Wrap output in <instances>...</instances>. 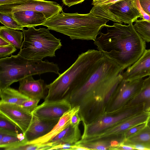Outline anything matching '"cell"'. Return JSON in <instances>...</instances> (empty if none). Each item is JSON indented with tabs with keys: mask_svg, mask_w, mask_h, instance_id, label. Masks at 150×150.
<instances>
[{
	"mask_svg": "<svg viewBox=\"0 0 150 150\" xmlns=\"http://www.w3.org/2000/svg\"><path fill=\"white\" fill-rule=\"evenodd\" d=\"M144 111L143 104L125 106L118 111V113L112 116L102 117L88 127L85 134L86 138L99 133L124 120Z\"/></svg>",
	"mask_w": 150,
	"mask_h": 150,
	"instance_id": "cell-8",
	"label": "cell"
},
{
	"mask_svg": "<svg viewBox=\"0 0 150 150\" xmlns=\"http://www.w3.org/2000/svg\"><path fill=\"white\" fill-rule=\"evenodd\" d=\"M123 71L116 63L104 56L88 80L70 92V100L81 98L83 102H87L92 96H97L95 99L98 100L112 94L123 79Z\"/></svg>",
	"mask_w": 150,
	"mask_h": 150,
	"instance_id": "cell-4",
	"label": "cell"
},
{
	"mask_svg": "<svg viewBox=\"0 0 150 150\" xmlns=\"http://www.w3.org/2000/svg\"><path fill=\"white\" fill-rule=\"evenodd\" d=\"M141 104L144 105V111H150V75L143 80V85L139 91L125 106Z\"/></svg>",
	"mask_w": 150,
	"mask_h": 150,
	"instance_id": "cell-19",
	"label": "cell"
},
{
	"mask_svg": "<svg viewBox=\"0 0 150 150\" xmlns=\"http://www.w3.org/2000/svg\"><path fill=\"white\" fill-rule=\"evenodd\" d=\"M10 43L6 40L0 37V46L8 45Z\"/></svg>",
	"mask_w": 150,
	"mask_h": 150,
	"instance_id": "cell-41",
	"label": "cell"
},
{
	"mask_svg": "<svg viewBox=\"0 0 150 150\" xmlns=\"http://www.w3.org/2000/svg\"><path fill=\"white\" fill-rule=\"evenodd\" d=\"M124 144L132 147L135 150H150V145H149L140 143Z\"/></svg>",
	"mask_w": 150,
	"mask_h": 150,
	"instance_id": "cell-33",
	"label": "cell"
},
{
	"mask_svg": "<svg viewBox=\"0 0 150 150\" xmlns=\"http://www.w3.org/2000/svg\"><path fill=\"white\" fill-rule=\"evenodd\" d=\"M123 142H121L114 149L121 150H135L132 147L124 144Z\"/></svg>",
	"mask_w": 150,
	"mask_h": 150,
	"instance_id": "cell-38",
	"label": "cell"
},
{
	"mask_svg": "<svg viewBox=\"0 0 150 150\" xmlns=\"http://www.w3.org/2000/svg\"><path fill=\"white\" fill-rule=\"evenodd\" d=\"M106 33L100 32L94 43L103 56L116 63L124 70L135 63L146 50V42L133 23L107 25Z\"/></svg>",
	"mask_w": 150,
	"mask_h": 150,
	"instance_id": "cell-1",
	"label": "cell"
},
{
	"mask_svg": "<svg viewBox=\"0 0 150 150\" xmlns=\"http://www.w3.org/2000/svg\"><path fill=\"white\" fill-rule=\"evenodd\" d=\"M71 149L77 150H88V149L81 146H71Z\"/></svg>",
	"mask_w": 150,
	"mask_h": 150,
	"instance_id": "cell-40",
	"label": "cell"
},
{
	"mask_svg": "<svg viewBox=\"0 0 150 150\" xmlns=\"http://www.w3.org/2000/svg\"><path fill=\"white\" fill-rule=\"evenodd\" d=\"M12 13L14 19L24 27L42 25L47 19L42 13L39 12L23 10Z\"/></svg>",
	"mask_w": 150,
	"mask_h": 150,
	"instance_id": "cell-18",
	"label": "cell"
},
{
	"mask_svg": "<svg viewBox=\"0 0 150 150\" xmlns=\"http://www.w3.org/2000/svg\"><path fill=\"white\" fill-rule=\"evenodd\" d=\"M136 30L146 42H150V22L137 20L133 25Z\"/></svg>",
	"mask_w": 150,
	"mask_h": 150,
	"instance_id": "cell-25",
	"label": "cell"
},
{
	"mask_svg": "<svg viewBox=\"0 0 150 150\" xmlns=\"http://www.w3.org/2000/svg\"><path fill=\"white\" fill-rule=\"evenodd\" d=\"M85 0H62L63 3L70 7L71 6L81 3Z\"/></svg>",
	"mask_w": 150,
	"mask_h": 150,
	"instance_id": "cell-36",
	"label": "cell"
},
{
	"mask_svg": "<svg viewBox=\"0 0 150 150\" xmlns=\"http://www.w3.org/2000/svg\"><path fill=\"white\" fill-rule=\"evenodd\" d=\"M107 0H93L92 4L93 6H96Z\"/></svg>",
	"mask_w": 150,
	"mask_h": 150,
	"instance_id": "cell-42",
	"label": "cell"
},
{
	"mask_svg": "<svg viewBox=\"0 0 150 150\" xmlns=\"http://www.w3.org/2000/svg\"><path fill=\"white\" fill-rule=\"evenodd\" d=\"M125 144H143L150 145V128L147 126L135 135L125 139Z\"/></svg>",
	"mask_w": 150,
	"mask_h": 150,
	"instance_id": "cell-23",
	"label": "cell"
},
{
	"mask_svg": "<svg viewBox=\"0 0 150 150\" xmlns=\"http://www.w3.org/2000/svg\"><path fill=\"white\" fill-rule=\"evenodd\" d=\"M104 56L98 50L89 49L79 54L75 61L53 82L47 85V101L65 99L73 90L83 84L97 69Z\"/></svg>",
	"mask_w": 150,
	"mask_h": 150,
	"instance_id": "cell-2",
	"label": "cell"
},
{
	"mask_svg": "<svg viewBox=\"0 0 150 150\" xmlns=\"http://www.w3.org/2000/svg\"><path fill=\"white\" fill-rule=\"evenodd\" d=\"M59 120L44 119L33 115L30 125L24 134L27 142L47 134L53 128Z\"/></svg>",
	"mask_w": 150,
	"mask_h": 150,
	"instance_id": "cell-15",
	"label": "cell"
},
{
	"mask_svg": "<svg viewBox=\"0 0 150 150\" xmlns=\"http://www.w3.org/2000/svg\"><path fill=\"white\" fill-rule=\"evenodd\" d=\"M109 20L94 15L91 13H67L63 11L50 19L42 25L69 37L71 40L94 41L101 29Z\"/></svg>",
	"mask_w": 150,
	"mask_h": 150,
	"instance_id": "cell-3",
	"label": "cell"
},
{
	"mask_svg": "<svg viewBox=\"0 0 150 150\" xmlns=\"http://www.w3.org/2000/svg\"><path fill=\"white\" fill-rule=\"evenodd\" d=\"M23 10L41 12L47 19L60 13L62 7L57 2L40 0H29L25 3L12 6H0V11L13 13Z\"/></svg>",
	"mask_w": 150,
	"mask_h": 150,
	"instance_id": "cell-9",
	"label": "cell"
},
{
	"mask_svg": "<svg viewBox=\"0 0 150 150\" xmlns=\"http://www.w3.org/2000/svg\"><path fill=\"white\" fill-rule=\"evenodd\" d=\"M40 99H30L24 101L21 106L27 112L32 113L38 107Z\"/></svg>",
	"mask_w": 150,
	"mask_h": 150,
	"instance_id": "cell-29",
	"label": "cell"
},
{
	"mask_svg": "<svg viewBox=\"0 0 150 150\" xmlns=\"http://www.w3.org/2000/svg\"><path fill=\"white\" fill-rule=\"evenodd\" d=\"M0 103L13 104L21 106L24 101L30 98L18 90L10 87L0 90Z\"/></svg>",
	"mask_w": 150,
	"mask_h": 150,
	"instance_id": "cell-20",
	"label": "cell"
},
{
	"mask_svg": "<svg viewBox=\"0 0 150 150\" xmlns=\"http://www.w3.org/2000/svg\"><path fill=\"white\" fill-rule=\"evenodd\" d=\"M70 103L66 99L55 101H45L33 112V115L48 120L59 119L71 109Z\"/></svg>",
	"mask_w": 150,
	"mask_h": 150,
	"instance_id": "cell-11",
	"label": "cell"
},
{
	"mask_svg": "<svg viewBox=\"0 0 150 150\" xmlns=\"http://www.w3.org/2000/svg\"><path fill=\"white\" fill-rule=\"evenodd\" d=\"M150 111H143L131 116L97 134L98 139L123 134L127 130L138 124L147 122Z\"/></svg>",
	"mask_w": 150,
	"mask_h": 150,
	"instance_id": "cell-13",
	"label": "cell"
},
{
	"mask_svg": "<svg viewBox=\"0 0 150 150\" xmlns=\"http://www.w3.org/2000/svg\"><path fill=\"white\" fill-rule=\"evenodd\" d=\"M0 21L5 26L16 30H22L24 27L14 18L12 12L0 11Z\"/></svg>",
	"mask_w": 150,
	"mask_h": 150,
	"instance_id": "cell-24",
	"label": "cell"
},
{
	"mask_svg": "<svg viewBox=\"0 0 150 150\" xmlns=\"http://www.w3.org/2000/svg\"><path fill=\"white\" fill-rule=\"evenodd\" d=\"M121 0H107L95 6L108 8L113 4Z\"/></svg>",
	"mask_w": 150,
	"mask_h": 150,
	"instance_id": "cell-37",
	"label": "cell"
},
{
	"mask_svg": "<svg viewBox=\"0 0 150 150\" xmlns=\"http://www.w3.org/2000/svg\"><path fill=\"white\" fill-rule=\"evenodd\" d=\"M0 112L17 125L24 134L28 128L33 115L21 106L13 104L0 103Z\"/></svg>",
	"mask_w": 150,
	"mask_h": 150,
	"instance_id": "cell-12",
	"label": "cell"
},
{
	"mask_svg": "<svg viewBox=\"0 0 150 150\" xmlns=\"http://www.w3.org/2000/svg\"><path fill=\"white\" fill-rule=\"evenodd\" d=\"M78 113L73 115L71 118V124L74 126H76L79 122V119L77 114Z\"/></svg>",
	"mask_w": 150,
	"mask_h": 150,
	"instance_id": "cell-39",
	"label": "cell"
},
{
	"mask_svg": "<svg viewBox=\"0 0 150 150\" xmlns=\"http://www.w3.org/2000/svg\"><path fill=\"white\" fill-rule=\"evenodd\" d=\"M16 50V47L12 44L0 46V59L10 55Z\"/></svg>",
	"mask_w": 150,
	"mask_h": 150,
	"instance_id": "cell-30",
	"label": "cell"
},
{
	"mask_svg": "<svg viewBox=\"0 0 150 150\" xmlns=\"http://www.w3.org/2000/svg\"><path fill=\"white\" fill-rule=\"evenodd\" d=\"M58 65L48 61L25 58L18 54L0 59V90L30 75L48 72L60 74Z\"/></svg>",
	"mask_w": 150,
	"mask_h": 150,
	"instance_id": "cell-5",
	"label": "cell"
},
{
	"mask_svg": "<svg viewBox=\"0 0 150 150\" xmlns=\"http://www.w3.org/2000/svg\"><path fill=\"white\" fill-rule=\"evenodd\" d=\"M70 124L56 135L48 144L52 147L65 143H71L73 142V127Z\"/></svg>",
	"mask_w": 150,
	"mask_h": 150,
	"instance_id": "cell-22",
	"label": "cell"
},
{
	"mask_svg": "<svg viewBox=\"0 0 150 150\" xmlns=\"http://www.w3.org/2000/svg\"><path fill=\"white\" fill-rule=\"evenodd\" d=\"M139 2L143 10L150 15V0H139Z\"/></svg>",
	"mask_w": 150,
	"mask_h": 150,
	"instance_id": "cell-32",
	"label": "cell"
},
{
	"mask_svg": "<svg viewBox=\"0 0 150 150\" xmlns=\"http://www.w3.org/2000/svg\"><path fill=\"white\" fill-rule=\"evenodd\" d=\"M147 126L150 128V117L147 121Z\"/></svg>",
	"mask_w": 150,
	"mask_h": 150,
	"instance_id": "cell-43",
	"label": "cell"
},
{
	"mask_svg": "<svg viewBox=\"0 0 150 150\" xmlns=\"http://www.w3.org/2000/svg\"><path fill=\"white\" fill-rule=\"evenodd\" d=\"M69 143L60 144L52 147L50 150H67L71 149V145Z\"/></svg>",
	"mask_w": 150,
	"mask_h": 150,
	"instance_id": "cell-34",
	"label": "cell"
},
{
	"mask_svg": "<svg viewBox=\"0 0 150 150\" xmlns=\"http://www.w3.org/2000/svg\"><path fill=\"white\" fill-rule=\"evenodd\" d=\"M90 12L95 16L120 23H133L142 17L136 0H121L108 8L93 6Z\"/></svg>",
	"mask_w": 150,
	"mask_h": 150,
	"instance_id": "cell-7",
	"label": "cell"
},
{
	"mask_svg": "<svg viewBox=\"0 0 150 150\" xmlns=\"http://www.w3.org/2000/svg\"><path fill=\"white\" fill-rule=\"evenodd\" d=\"M137 6L142 15V19L150 22V15L145 13L139 3V0H136Z\"/></svg>",
	"mask_w": 150,
	"mask_h": 150,
	"instance_id": "cell-35",
	"label": "cell"
},
{
	"mask_svg": "<svg viewBox=\"0 0 150 150\" xmlns=\"http://www.w3.org/2000/svg\"><path fill=\"white\" fill-rule=\"evenodd\" d=\"M150 75V49L146 50L140 58L122 73L123 79L133 80Z\"/></svg>",
	"mask_w": 150,
	"mask_h": 150,
	"instance_id": "cell-17",
	"label": "cell"
},
{
	"mask_svg": "<svg viewBox=\"0 0 150 150\" xmlns=\"http://www.w3.org/2000/svg\"><path fill=\"white\" fill-rule=\"evenodd\" d=\"M147 126V122L138 124L130 128L123 134L125 139H127L138 133Z\"/></svg>",
	"mask_w": 150,
	"mask_h": 150,
	"instance_id": "cell-28",
	"label": "cell"
},
{
	"mask_svg": "<svg viewBox=\"0 0 150 150\" xmlns=\"http://www.w3.org/2000/svg\"><path fill=\"white\" fill-rule=\"evenodd\" d=\"M22 30L24 40L18 54L25 58L42 60L47 57H55V51L62 46L61 40L55 38L48 29L32 27Z\"/></svg>",
	"mask_w": 150,
	"mask_h": 150,
	"instance_id": "cell-6",
	"label": "cell"
},
{
	"mask_svg": "<svg viewBox=\"0 0 150 150\" xmlns=\"http://www.w3.org/2000/svg\"><path fill=\"white\" fill-rule=\"evenodd\" d=\"M0 37L18 49L21 48L23 42V32L17 31L5 26L0 27Z\"/></svg>",
	"mask_w": 150,
	"mask_h": 150,
	"instance_id": "cell-21",
	"label": "cell"
},
{
	"mask_svg": "<svg viewBox=\"0 0 150 150\" xmlns=\"http://www.w3.org/2000/svg\"><path fill=\"white\" fill-rule=\"evenodd\" d=\"M80 108V106L79 105L71 108L64 114L50 132L42 137L27 142L26 144H47L59 133L71 124V117L78 112Z\"/></svg>",
	"mask_w": 150,
	"mask_h": 150,
	"instance_id": "cell-16",
	"label": "cell"
},
{
	"mask_svg": "<svg viewBox=\"0 0 150 150\" xmlns=\"http://www.w3.org/2000/svg\"><path fill=\"white\" fill-rule=\"evenodd\" d=\"M29 0H0V6H12L24 3Z\"/></svg>",
	"mask_w": 150,
	"mask_h": 150,
	"instance_id": "cell-31",
	"label": "cell"
},
{
	"mask_svg": "<svg viewBox=\"0 0 150 150\" xmlns=\"http://www.w3.org/2000/svg\"></svg>",
	"mask_w": 150,
	"mask_h": 150,
	"instance_id": "cell-44",
	"label": "cell"
},
{
	"mask_svg": "<svg viewBox=\"0 0 150 150\" xmlns=\"http://www.w3.org/2000/svg\"><path fill=\"white\" fill-rule=\"evenodd\" d=\"M143 81V78L133 80H127L123 79L115 92L116 96L111 107L112 110L118 111L124 107L139 91Z\"/></svg>",
	"mask_w": 150,
	"mask_h": 150,
	"instance_id": "cell-10",
	"label": "cell"
},
{
	"mask_svg": "<svg viewBox=\"0 0 150 150\" xmlns=\"http://www.w3.org/2000/svg\"><path fill=\"white\" fill-rule=\"evenodd\" d=\"M32 76H28L20 80L18 91L30 99H45L48 91L47 85L44 80H35Z\"/></svg>",
	"mask_w": 150,
	"mask_h": 150,
	"instance_id": "cell-14",
	"label": "cell"
},
{
	"mask_svg": "<svg viewBox=\"0 0 150 150\" xmlns=\"http://www.w3.org/2000/svg\"><path fill=\"white\" fill-rule=\"evenodd\" d=\"M84 142L80 146H84L89 150H107L111 148L110 143L105 141H98L93 142Z\"/></svg>",
	"mask_w": 150,
	"mask_h": 150,
	"instance_id": "cell-27",
	"label": "cell"
},
{
	"mask_svg": "<svg viewBox=\"0 0 150 150\" xmlns=\"http://www.w3.org/2000/svg\"><path fill=\"white\" fill-rule=\"evenodd\" d=\"M0 129H3L17 134L23 133L15 124L0 112Z\"/></svg>",
	"mask_w": 150,
	"mask_h": 150,
	"instance_id": "cell-26",
	"label": "cell"
}]
</instances>
